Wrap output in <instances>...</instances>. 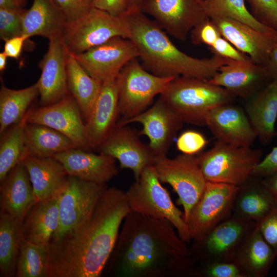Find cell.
I'll return each instance as SVG.
<instances>
[{
	"mask_svg": "<svg viewBox=\"0 0 277 277\" xmlns=\"http://www.w3.org/2000/svg\"><path fill=\"white\" fill-rule=\"evenodd\" d=\"M174 228L131 210L104 269L115 277H196L197 263Z\"/></svg>",
	"mask_w": 277,
	"mask_h": 277,
	"instance_id": "1",
	"label": "cell"
},
{
	"mask_svg": "<svg viewBox=\"0 0 277 277\" xmlns=\"http://www.w3.org/2000/svg\"><path fill=\"white\" fill-rule=\"evenodd\" d=\"M131 211L126 192L107 188L91 216L46 247V277H98L115 247L124 220Z\"/></svg>",
	"mask_w": 277,
	"mask_h": 277,
	"instance_id": "2",
	"label": "cell"
},
{
	"mask_svg": "<svg viewBox=\"0 0 277 277\" xmlns=\"http://www.w3.org/2000/svg\"><path fill=\"white\" fill-rule=\"evenodd\" d=\"M129 26L130 39L136 47L143 66L161 77L211 79L231 60L213 55L210 58L192 57L180 50L167 33L140 9L124 15Z\"/></svg>",
	"mask_w": 277,
	"mask_h": 277,
	"instance_id": "3",
	"label": "cell"
},
{
	"mask_svg": "<svg viewBox=\"0 0 277 277\" xmlns=\"http://www.w3.org/2000/svg\"><path fill=\"white\" fill-rule=\"evenodd\" d=\"M160 97L184 123L203 126L211 110L232 103L235 97L208 81L179 76L169 82Z\"/></svg>",
	"mask_w": 277,
	"mask_h": 277,
	"instance_id": "4",
	"label": "cell"
},
{
	"mask_svg": "<svg viewBox=\"0 0 277 277\" xmlns=\"http://www.w3.org/2000/svg\"><path fill=\"white\" fill-rule=\"evenodd\" d=\"M126 195L131 210L168 221L181 239L186 243H190L184 213L174 205L169 192L162 185L152 165L143 170L139 179L131 185Z\"/></svg>",
	"mask_w": 277,
	"mask_h": 277,
	"instance_id": "5",
	"label": "cell"
},
{
	"mask_svg": "<svg viewBox=\"0 0 277 277\" xmlns=\"http://www.w3.org/2000/svg\"><path fill=\"white\" fill-rule=\"evenodd\" d=\"M261 150L217 141L198 156L202 172L207 181L239 186L251 176L262 160Z\"/></svg>",
	"mask_w": 277,
	"mask_h": 277,
	"instance_id": "6",
	"label": "cell"
},
{
	"mask_svg": "<svg viewBox=\"0 0 277 277\" xmlns=\"http://www.w3.org/2000/svg\"><path fill=\"white\" fill-rule=\"evenodd\" d=\"M138 58L128 63L116 77L121 120L133 117L147 109L154 97L160 95L175 78L151 73Z\"/></svg>",
	"mask_w": 277,
	"mask_h": 277,
	"instance_id": "7",
	"label": "cell"
},
{
	"mask_svg": "<svg viewBox=\"0 0 277 277\" xmlns=\"http://www.w3.org/2000/svg\"><path fill=\"white\" fill-rule=\"evenodd\" d=\"M125 16L112 15L93 7L78 19L67 23L62 37L69 53H81L115 37L128 38Z\"/></svg>",
	"mask_w": 277,
	"mask_h": 277,
	"instance_id": "8",
	"label": "cell"
},
{
	"mask_svg": "<svg viewBox=\"0 0 277 277\" xmlns=\"http://www.w3.org/2000/svg\"><path fill=\"white\" fill-rule=\"evenodd\" d=\"M152 166L161 182L169 184L177 194V203L183 208L186 222L207 182L198 156L182 153L172 159L157 157Z\"/></svg>",
	"mask_w": 277,
	"mask_h": 277,
	"instance_id": "9",
	"label": "cell"
},
{
	"mask_svg": "<svg viewBox=\"0 0 277 277\" xmlns=\"http://www.w3.org/2000/svg\"><path fill=\"white\" fill-rule=\"evenodd\" d=\"M256 223L231 216L201 239L192 240L191 256L199 264L233 261L241 245Z\"/></svg>",
	"mask_w": 277,
	"mask_h": 277,
	"instance_id": "10",
	"label": "cell"
},
{
	"mask_svg": "<svg viewBox=\"0 0 277 277\" xmlns=\"http://www.w3.org/2000/svg\"><path fill=\"white\" fill-rule=\"evenodd\" d=\"M107 188L106 184L90 182L69 175L59 199L58 226L50 241L62 238L88 219Z\"/></svg>",
	"mask_w": 277,
	"mask_h": 277,
	"instance_id": "11",
	"label": "cell"
},
{
	"mask_svg": "<svg viewBox=\"0 0 277 277\" xmlns=\"http://www.w3.org/2000/svg\"><path fill=\"white\" fill-rule=\"evenodd\" d=\"M237 189L234 185L207 181L203 193L186 222L191 241L201 239L232 216Z\"/></svg>",
	"mask_w": 277,
	"mask_h": 277,
	"instance_id": "12",
	"label": "cell"
},
{
	"mask_svg": "<svg viewBox=\"0 0 277 277\" xmlns=\"http://www.w3.org/2000/svg\"><path fill=\"white\" fill-rule=\"evenodd\" d=\"M140 10L180 41H185L196 25L209 18L198 0H143Z\"/></svg>",
	"mask_w": 277,
	"mask_h": 277,
	"instance_id": "13",
	"label": "cell"
},
{
	"mask_svg": "<svg viewBox=\"0 0 277 277\" xmlns=\"http://www.w3.org/2000/svg\"><path fill=\"white\" fill-rule=\"evenodd\" d=\"M69 53L89 75L103 84L116 79L122 69L139 56L133 42L120 36L84 52Z\"/></svg>",
	"mask_w": 277,
	"mask_h": 277,
	"instance_id": "14",
	"label": "cell"
},
{
	"mask_svg": "<svg viewBox=\"0 0 277 277\" xmlns=\"http://www.w3.org/2000/svg\"><path fill=\"white\" fill-rule=\"evenodd\" d=\"M140 136L136 129L117 124L96 150L118 160L121 169H131L137 181L143 170L153 165L157 157Z\"/></svg>",
	"mask_w": 277,
	"mask_h": 277,
	"instance_id": "15",
	"label": "cell"
},
{
	"mask_svg": "<svg viewBox=\"0 0 277 277\" xmlns=\"http://www.w3.org/2000/svg\"><path fill=\"white\" fill-rule=\"evenodd\" d=\"M26 122L51 127L69 138L76 148L90 149L84 120L71 95L52 104L28 110Z\"/></svg>",
	"mask_w": 277,
	"mask_h": 277,
	"instance_id": "16",
	"label": "cell"
},
{
	"mask_svg": "<svg viewBox=\"0 0 277 277\" xmlns=\"http://www.w3.org/2000/svg\"><path fill=\"white\" fill-rule=\"evenodd\" d=\"M133 123L142 125L140 133L148 137V145L156 157L167 156L184 124L160 97L149 108L131 118L119 120L117 124L127 125Z\"/></svg>",
	"mask_w": 277,
	"mask_h": 277,
	"instance_id": "17",
	"label": "cell"
},
{
	"mask_svg": "<svg viewBox=\"0 0 277 277\" xmlns=\"http://www.w3.org/2000/svg\"><path fill=\"white\" fill-rule=\"evenodd\" d=\"M68 54L62 36L49 40L47 51L38 63L41 74L36 83L40 106L52 104L70 95L67 85Z\"/></svg>",
	"mask_w": 277,
	"mask_h": 277,
	"instance_id": "18",
	"label": "cell"
},
{
	"mask_svg": "<svg viewBox=\"0 0 277 277\" xmlns=\"http://www.w3.org/2000/svg\"><path fill=\"white\" fill-rule=\"evenodd\" d=\"M222 36L255 64L266 67L277 34L261 32L241 22L223 17L210 18Z\"/></svg>",
	"mask_w": 277,
	"mask_h": 277,
	"instance_id": "19",
	"label": "cell"
},
{
	"mask_svg": "<svg viewBox=\"0 0 277 277\" xmlns=\"http://www.w3.org/2000/svg\"><path fill=\"white\" fill-rule=\"evenodd\" d=\"M206 126L217 141L242 146H250L257 137L247 114L240 107L229 103L210 111Z\"/></svg>",
	"mask_w": 277,
	"mask_h": 277,
	"instance_id": "20",
	"label": "cell"
},
{
	"mask_svg": "<svg viewBox=\"0 0 277 277\" xmlns=\"http://www.w3.org/2000/svg\"><path fill=\"white\" fill-rule=\"evenodd\" d=\"M208 81L225 89L234 97L247 99L272 82L266 67L252 61L233 60L222 66Z\"/></svg>",
	"mask_w": 277,
	"mask_h": 277,
	"instance_id": "21",
	"label": "cell"
},
{
	"mask_svg": "<svg viewBox=\"0 0 277 277\" xmlns=\"http://www.w3.org/2000/svg\"><path fill=\"white\" fill-rule=\"evenodd\" d=\"M53 157L61 163L68 175L90 182L106 184L118 173L116 160L102 153L73 148Z\"/></svg>",
	"mask_w": 277,
	"mask_h": 277,
	"instance_id": "22",
	"label": "cell"
},
{
	"mask_svg": "<svg viewBox=\"0 0 277 277\" xmlns=\"http://www.w3.org/2000/svg\"><path fill=\"white\" fill-rule=\"evenodd\" d=\"M120 116L116 78L103 84L85 121L90 149L96 150L116 126Z\"/></svg>",
	"mask_w": 277,
	"mask_h": 277,
	"instance_id": "23",
	"label": "cell"
},
{
	"mask_svg": "<svg viewBox=\"0 0 277 277\" xmlns=\"http://www.w3.org/2000/svg\"><path fill=\"white\" fill-rule=\"evenodd\" d=\"M0 182L1 212L23 222L37 202L27 170L22 163L19 164Z\"/></svg>",
	"mask_w": 277,
	"mask_h": 277,
	"instance_id": "24",
	"label": "cell"
},
{
	"mask_svg": "<svg viewBox=\"0 0 277 277\" xmlns=\"http://www.w3.org/2000/svg\"><path fill=\"white\" fill-rule=\"evenodd\" d=\"M276 206V201L264 184L262 178L251 176L238 186L232 216L258 223Z\"/></svg>",
	"mask_w": 277,
	"mask_h": 277,
	"instance_id": "25",
	"label": "cell"
},
{
	"mask_svg": "<svg viewBox=\"0 0 277 277\" xmlns=\"http://www.w3.org/2000/svg\"><path fill=\"white\" fill-rule=\"evenodd\" d=\"M22 163L28 171L37 202L59 195L64 190L69 175L54 157L28 155Z\"/></svg>",
	"mask_w": 277,
	"mask_h": 277,
	"instance_id": "26",
	"label": "cell"
},
{
	"mask_svg": "<svg viewBox=\"0 0 277 277\" xmlns=\"http://www.w3.org/2000/svg\"><path fill=\"white\" fill-rule=\"evenodd\" d=\"M245 112L261 143L270 144L277 135V83L271 82L249 98Z\"/></svg>",
	"mask_w": 277,
	"mask_h": 277,
	"instance_id": "27",
	"label": "cell"
},
{
	"mask_svg": "<svg viewBox=\"0 0 277 277\" xmlns=\"http://www.w3.org/2000/svg\"><path fill=\"white\" fill-rule=\"evenodd\" d=\"M61 194L37 202L30 209L22 224L23 239L47 247L58 226Z\"/></svg>",
	"mask_w": 277,
	"mask_h": 277,
	"instance_id": "28",
	"label": "cell"
},
{
	"mask_svg": "<svg viewBox=\"0 0 277 277\" xmlns=\"http://www.w3.org/2000/svg\"><path fill=\"white\" fill-rule=\"evenodd\" d=\"M67 21L53 0H33L23 19V34L48 40L62 36Z\"/></svg>",
	"mask_w": 277,
	"mask_h": 277,
	"instance_id": "29",
	"label": "cell"
},
{
	"mask_svg": "<svg viewBox=\"0 0 277 277\" xmlns=\"http://www.w3.org/2000/svg\"><path fill=\"white\" fill-rule=\"evenodd\" d=\"M276 258L273 249L256 225L241 245L233 261L247 277H264L268 275Z\"/></svg>",
	"mask_w": 277,
	"mask_h": 277,
	"instance_id": "30",
	"label": "cell"
},
{
	"mask_svg": "<svg viewBox=\"0 0 277 277\" xmlns=\"http://www.w3.org/2000/svg\"><path fill=\"white\" fill-rule=\"evenodd\" d=\"M24 140L29 155L48 157L73 148V142L59 131L48 126L26 123L24 129Z\"/></svg>",
	"mask_w": 277,
	"mask_h": 277,
	"instance_id": "31",
	"label": "cell"
},
{
	"mask_svg": "<svg viewBox=\"0 0 277 277\" xmlns=\"http://www.w3.org/2000/svg\"><path fill=\"white\" fill-rule=\"evenodd\" d=\"M67 75L69 93L78 105L85 121L101 91L103 83L89 75L69 52Z\"/></svg>",
	"mask_w": 277,
	"mask_h": 277,
	"instance_id": "32",
	"label": "cell"
},
{
	"mask_svg": "<svg viewBox=\"0 0 277 277\" xmlns=\"http://www.w3.org/2000/svg\"><path fill=\"white\" fill-rule=\"evenodd\" d=\"M39 95L37 83L25 88L14 90L2 84L0 89V134L21 122L28 108Z\"/></svg>",
	"mask_w": 277,
	"mask_h": 277,
	"instance_id": "33",
	"label": "cell"
},
{
	"mask_svg": "<svg viewBox=\"0 0 277 277\" xmlns=\"http://www.w3.org/2000/svg\"><path fill=\"white\" fill-rule=\"evenodd\" d=\"M23 222L0 212V276H16Z\"/></svg>",
	"mask_w": 277,
	"mask_h": 277,
	"instance_id": "34",
	"label": "cell"
},
{
	"mask_svg": "<svg viewBox=\"0 0 277 277\" xmlns=\"http://www.w3.org/2000/svg\"><path fill=\"white\" fill-rule=\"evenodd\" d=\"M26 123V114L21 122L1 134L0 181L29 155L24 140Z\"/></svg>",
	"mask_w": 277,
	"mask_h": 277,
	"instance_id": "35",
	"label": "cell"
},
{
	"mask_svg": "<svg viewBox=\"0 0 277 277\" xmlns=\"http://www.w3.org/2000/svg\"><path fill=\"white\" fill-rule=\"evenodd\" d=\"M201 4L209 18L215 17L230 18L245 23L261 32L277 34V32L254 18L246 8L245 0H203Z\"/></svg>",
	"mask_w": 277,
	"mask_h": 277,
	"instance_id": "36",
	"label": "cell"
},
{
	"mask_svg": "<svg viewBox=\"0 0 277 277\" xmlns=\"http://www.w3.org/2000/svg\"><path fill=\"white\" fill-rule=\"evenodd\" d=\"M46 247L22 239L17 261L16 277H46Z\"/></svg>",
	"mask_w": 277,
	"mask_h": 277,
	"instance_id": "37",
	"label": "cell"
},
{
	"mask_svg": "<svg viewBox=\"0 0 277 277\" xmlns=\"http://www.w3.org/2000/svg\"><path fill=\"white\" fill-rule=\"evenodd\" d=\"M27 9L0 8V38L4 41L23 34V19Z\"/></svg>",
	"mask_w": 277,
	"mask_h": 277,
	"instance_id": "38",
	"label": "cell"
},
{
	"mask_svg": "<svg viewBox=\"0 0 277 277\" xmlns=\"http://www.w3.org/2000/svg\"><path fill=\"white\" fill-rule=\"evenodd\" d=\"M197 277H247L234 261L215 262L197 264Z\"/></svg>",
	"mask_w": 277,
	"mask_h": 277,
	"instance_id": "39",
	"label": "cell"
},
{
	"mask_svg": "<svg viewBox=\"0 0 277 277\" xmlns=\"http://www.w3.org/2000/svg\"><path fill=\"white\" fill-rule=\"evenodd\" d=\"M251 14L264 25L277 32V0H245Z\"/></svg>",
	"mask_w": 277,
	"mask_h": 277,
	"instance_id": "40",
	"label": "cell"
},
{
	"mask_svg": "<svg viewBox=\"0 0 277 277\" xmlns=\"http://www.w3.org/2000/svg\"><path fill=\"white\" fill-rule=\"evenodd\" d=\"M190 39L195 45L212 46L222 36L213 22L208 18L196 25L190 31Z\"/></svg>",
	"mask_w": 277,
	"mask_h": 277,
	"instance_id": "41",
	"label": "cell"
},
{
	"mask_svg": "<svg viewBox=\"0 0 277 277\" xmlns=\"http://www.w3.org/2000/svg\"><path fill=\"white\" fill-rule=\"evenodd\" d=\"M207 143L208 141L203 134L197 131L188 130L179 135L176 146L183 154L195 155L202 150Z\"/></svg>",
	"mask_w": 277,
	"mask_h": 277,
	"instance_id": "42",
	"label": "cell"
},
{
	"mask_svg": "<svg viewBox=\"0 0 277 277\" xmlns=\"http://www.w3.org/2000/svg\"><path fill=\"white\" fill-rule=\"evenodd\" d=\"M64 15L67 22H74L93 7L94 0H53Z\"/></svg>",
	"mask_w": 277,
	"mask_h": 277,
	"instance_id": "43",
	"label": "cell"
},
{
	"mask_svg": "<svg viewBox=\"0 0 277 277\" xmlns=\"http://www.w3.org/2000/svg\"><path fill=\"white\" fill-rule=\"evenodd\" d=\"M208 48L213 55L228 60L243 62L252 61L248 55L238 50L222 36Z\"/></svg>",
	"mask_w": 277,
	"mask_h": 277,
	"instance_id": "44",
	"label": "cell"
},
{
	"mask_svg": "<svg viewBox=\"0 0 277 277\" xmlns=\"http://www.w3.org/2000/svg\"><path fill=\"white\" fill-rule=\"evenodd\" d=\"M256 225L277 256V206Z\"/></svg>",
	"mask_w": 277,
	"mask_h": 277,
	"instance_id": "45",
	"label": "cell"
},
{
	"mask_svg": "<svg viewBox=\"0 0 277 277\" xmlns=\"http://www.w3.org/2000/svg\"><path fill=\"white\" fill-rule=\"evenodd\" d=\"M93 7L121 16L130 11L131 0H94Z\"/></svg>",
	"mask_w": 277,
	"mask_h": 277,
	"instance_id": "46",
	"label": "cell"
},
{
	"mask_svg": "<svg viewBox=\"0 0 277 277\" xmlns=\"http://www.w3.org/2000/svg\"><path fill=\"white\" fill-rule=\"evenodd\" d=\"M277 170V146L271 151L254 167L251 176L263 178Z\"/></svg>",
	"mask_w": 277,
	"mask_h": 277,
	"instance_id": "47",
	"label": "cell"
},
{
	"mask_svg": "<svg viewBox=\"0 0 277 277\" xmlns=\"http://www.w3.org/2000/svg\"><path fill=\"white\" fill-rule=\"evenodd\" d=\"M29 38L24 34L4 41V52L8 57L18 59L20 57L25 44Z\"/></svg>",
	"mask_w": 277,
	"mask_h": 277,
	"instance_id": "48",
	"label": "cell"
},
{
	"mask_svg": "<svg viewBox=\"0 0 277 277\" xmlns=\"http://www.w3.org/2000/svg\"><path fill=\"white\" fill-rule=\"evenodd\" d=\"M266 68L272 82L277 83V43L271 50Z\"/></svg>",
	"mask_w": 277,
	"mask_h": 277,
	"instance_id": "49",
	"label": "cell"
},
{
	"mask_svg": "<svg viewBox=\"0 0 277 277\" xmlns=\"http://www.w3.org/2000/svg\"><path fill=\"white\" fill-rule=\"evenodd\" d=\"M262 180L277 202V170L263 177Z\"/></svg>",
	"mask_w": 277,
	"mask_h": 277,
	"instance_id": "50",
	"label": "cell"
},
{
	"mask_svg": "<svg viewBox=\"0 0 277 277\" xmlns=\"http://www.w3.org/2000/svg\"><path fill=\"white\" fill-rule=\"evenodd\" d=\"M26 4V0H0V8H24Z\"/></svg>",
	"mask_w": 277,
	"mask_h": 277,
	"instance_id": "51",
	"label": "cell"
},
{
	"mask_svg": "<svg viewBox=\"0 0 277 277\" xmlns=\"http://www.w3.org/2000/svg\"><path fill=\"white\" fill-rule=\"evenodd\" d=\"M8 56L4 51L0 53V71L3 72L6 69Z\"/></svg>",
	"mask_w": 277,
	"mask_h": 277,
	"instance_id": "52",
	"label": "cell"
},
{
	"mask_svg": "<svg viewBox=\"0 0 277 277\" xmlns=\"http://www.w3.org/2000/svg\"><path fill=\"white\" fill-rule=\"evenodd\" d=\"M143 1V0H131L130 11L140 9V7Z\"/></svg>",
	"mask_w": 277,
	"mask_h": 277,
	"instance_id": "53",
	"label": "cell"
},
{
	"mask_svg": "<svg viewBox=\"0 0 277 277\" xmlns=\"http://www.w3.org/2000/svg\"><path fill=\"white\" fill-rule=\"evenodd\" d=\"M199 2H202L203 0H198Z\"/></svg>",
	"mask_w": 277,
	"mask_h": 277,
	"instance_id": "54",
	"label": "cell"
}]
</instances>
